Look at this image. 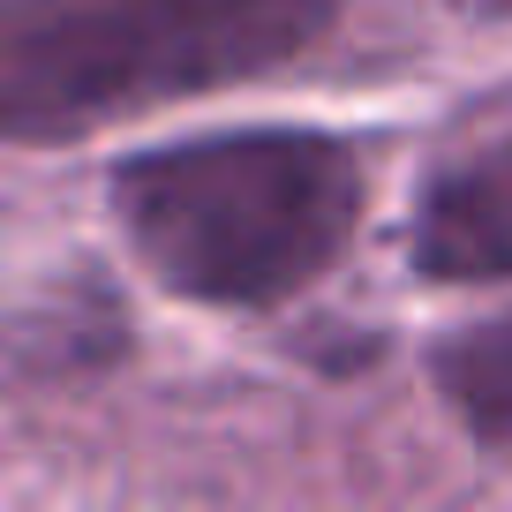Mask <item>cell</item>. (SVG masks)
I'll return each instance as SVG.
<instances>
[{"mask_svg":"<svg viewBox=\"0 0 512 512\" xmlns=\"http://www.w3.org/2000/svg\"><path fill=\"white\" fill-rule=\"evenodd\" d=\"M113 211L151 272L189 302L264 309L347 249L362 166L317 128H241L144 151L113 174Z\"/></svg>","mask_w":512,"mask_h":512,"instance_id":"6da1fadb","label":"cell"},{"mask_svg":"<svg viewBox=\"0 0 512 512\" xmlns=\"http://www.w3.org/2000/svg\"><path fill=\"white\" fill-rule=\"evenodd\" d=\"M339 0H0V136L61 144L287 68Z\"/></svg>","mask_w":512,"mask_h":512,"instance_id":"7a4b0ae2","label":"cell"},{"mask_svg":"<svg viewBox=\"0 0 512 512\" xmlns=\"http://www.w3.org/2000/svg\"><path fill=\"white\" fill-rule=\"evenodd\" d=\"M415 272L422 279H512V136L475 159L445 166L415 211Z\"/></svg>","mask_w":512,"mask_h":512,"instance_id":"3957f363","label":"cell"},{"mask_svg":"<svg viewBox=\"0 0 512 512\" xmlns=\"http://www.w3.org/2000/svg\"><path fill=\"white\" fill-rule=\"evenodd\" d=\"M437 384H445V400L467 415V430L512 445V317L467 324L460 339H445Z\"/></svg>","mask_w":512,"mask_h":512,"instance_id":"277c9868","label":"cell"},{"mask_svg":"<svg viewBox=\"0 0 512 512\" xmlns=\"http://www.w3.org/2000/svg\"><path fill=\"white\" fill-rule=\"evenodd\" d=\"M475 8H490V16H512V0H475Z\"/></svg>","mask_w":512,"mask_h":512,"instance_id":"5b68a950","label":"cell"}]
</instances>
